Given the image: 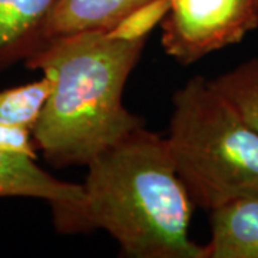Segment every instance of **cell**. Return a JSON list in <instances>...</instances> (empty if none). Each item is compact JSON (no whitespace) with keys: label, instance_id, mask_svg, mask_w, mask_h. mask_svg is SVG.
Segmentation results:
<instances>
[{"label":"cell","instance_id":"1","mask_svg":"<svg viewBox=\"0 0 258 258\" xmlns=\"http://www.w3.org/2000/svg\"><path fill=\"white\" fill-rule=\"evenodd\" d=\"M79 203L50 207L64 234L103 230L134 258H204L188 237L194 203L165 137L144 125L89 161Z\"/></svg>","mask_w":258,"mask_h":258},{"label":"cell","instance_id":"8","mask_svg":"<svg viewBox=\"0 0 258 258\" xmlns=\"http://www.w3.org/2000/svg\"><path fill=\"white\" fill-rule=\"evenodd\" d=\"M59 0H0V72L36 50L42 29Z\"/></svg>","mask_w":258,"mask_h":258},{"label":"cell","instance_id":"9","mask_svg":"<svg viewBox=\"0 0 258 258\" xmlns=\"http://www.w3.org/2000/svg\"><path fill=\"white\" fill-rule=\"evenodd\" d=\"M52 92V81L46 75L35 82L0 91V120L33 131Z\"/></svg>","mask_w":258,"mask_h":258},{"label":"cell","instance_id":"6","mask_svg":"<svg viewBox=\"0 0 258 258\" xmlns=\"http://www.w3.org/2000/svg\"><path fill=\"white\" fill-rule=\"evenodd\" d=\"M23 197L47 201L50 207L82 200V184L66 182L36 164V158L0 148V198Z\"/></svg>","mask_w":258,"mask_h":258},{"label":"cell","instance_id":"12","mask_svg":"<svg viewBox=\"0 0 258 258\" xmlns=\"http://www.w3.org/2000/svg\"><path fill=\"white\" fill-rule=\"evenodd\" d=\"M168 2H169V0H168Z\"/></svg>","mask_w":258,"mask_h":258},{"label":"cell","instance_id":"3","mask_svg":"<svg viewBox=\"0 0 258 258\" xmlns=\"http://www.w3.org/2000/svg\"><path fill=\"white\" fill-rule=\"evenodd\" d=\"M168 149L195 207L258 197V134L203 76L172 96Z\"/></svg>","mask_w":258,"mask_h":258},{"label":"cell","instance_id":"10","mask_svg":"<svg viewBox=\"0 0 258 258\" xmlns=\"http://www.w3.org/2000/svg\"><path fill=\"white\" fill-rule=\"evenodd\" d=\"M210 82L258 134V56Z\"/></svg>","mask_w":258,"mask_h":258},{"label":"cell","instance_id":"5","mask_svg":"<svg viewBox=\"0 0 258 258\" xmlns=\"http://www.w3.org/2000/svg\"><path fill=\"white\" fill-rule=\"evenodd\" d=\"M151 2L152 0H59L42 29L37 47L59 36L89 30H113Z\"/></svg>","mask_w":258,"mask_h":258},{"label":"cell","instance_id":"2","mask_svg":"<svg viewBox=\"0 0 258 258\" xmlns=\"http://www.w3.org/2000/svg\"><path fill=\"white\" fill-rule=\"evenodd\" d=\"M147 36L89 30L47 40L25 64L52 81V92L32 131L55 168L88 165L102 151L144 125L122 96Z\"/></svg>","mask_w":258,"mask_h":258},{"label":"cell","instance_id":"7","mask_svg":"<svg viewBox=\"0 0 258 258\" xmlns=\"http://www.w3.org/2000/svg\"><path fill=\"white\" fill-rule=\"evenodd\" d=\"M211 238L204 258H258V197H245L212 210Z\"/></svg>","mask_w":258,"mask_h":258},{"label":"cell","instance_id":"11","mask_svg":"<svg viewBox=\"0 0 258 258\" xmlns=\"http://www.w3.org/2000/svg\"><path fill=\"white\" fill-rule=\"evenodd\" d=\"M0 148L36 158V145L33 142L32 131L8 125L0 120Z\"/></svg>","mask_w":258,"mask_h":258},{"label":"cell","instance_id":"4","mask_svg":"<svg viewBox=\"0 0 258 258\" xmlns=\"http://www.w3.org/2000/svg\"><path fill=\"white\" fill-rule=\"evenodd\" d=\"M258 28V0H169L161 43L178 63L240 43Z\"/></svg>","mask_w":258,"mask_h":258}]
</instances>
